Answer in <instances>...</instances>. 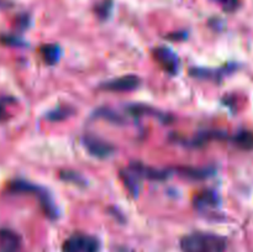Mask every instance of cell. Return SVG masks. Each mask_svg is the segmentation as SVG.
<instances>
[{
	"mask_svg": "<svg viewBox=\"0 0 253 252\" xmlns=\"http://www.w3.org/2000/svg\"><path fill=\"white\" fill-rule=\"evenodd\" d=\"M226 239L211 232H193L180 240L183 252H225Z\"/></svg>",
	"mask_w": 253,
	"mask_h": 252,
	"instance_id": "1",
	"label": "cell"
},
{
	"mask_svg": "<svg viewBox=\"0 0 253 252\" xmlns=\"http://www.w3.org/2000/svg\"><path fill=\"white\" fill-rule=\"evenodd\" d=\"M6 192L9 194H29L34 195L39 199L40 205H41L42 210L44 214L49 217V219H56L58 216V209L54 205L53 200H52L51 195L47 192L44 188L40 187V185L34 184L31 182H27L25 179H14L7 184Z\"/></svg>",
	"mask_w": 253,
	"mask_h": 252,
	"instance_id": "2",
	"label": "cell"
},
{
	"mask_svg": "<svg viewBox=\"0 0 253 252\" xmlns=\"http://www.w3.org/2000/svg\"><path fill=\"white\" fill-rule=\"evenodd\" d=\"M100 241L86 234H73L64 241L63 252H99Z\"/></svg>",
	"mask_w": 253,
	"mask_h": 252,
	"instance_id": "3",
	"label": "cell"
},
{
	"mask_svg": "<svg viewBox=\"0 0 253 252\" xmlns=\"http://www.w3.org/2000/svg\"><path fill=\"white\" fill-rule=\"evenodd\" d=\"M153 59L157 62L158 66H161V68L165 69L167 73L169 74H177L179 71V58H178L177 53L172 51L170 48L165 46L156 47L152 51Z\"/></svg>",
	"mask_w": 253,
	"mask_h": 252,
	"instance_id": "4",
	"label": "cell"
},
{
	"mask_svg": "<svg viewBox=\"0 0 253 252\" xmlns=\"http://www.w3.org/2000/svg\"><path fill=\"white\" fill-rule=\"evenodd\" d=\"M82 142H83L84 147L88 150V152L90 155H93L94 157L99 158H106L110 157L114 153L115 148L111 143L106 142L103 138L98 137L95 135H91V133H86L82 137Z\"/></svg>",
	"mask_w": 253,
	"mask_h": 252,
	"instance_id": "5",
	"label": "cell"
},
{
	"mask_svg": "<svg viewBox=\"0 0 253 252\" xmlns=\"http://www.w3.org/2000/svg\"><path fill=\"white\" fill-rule=\"evenodd\" d=\"M140 84L141 81L137 76H123L100 84V89L109 91H130L138 88Z\"/></svg>",
	"mask_w": 253,
	"mask_h": 252,
	"instance_id": "6",
	"label": "cell"
},
{
	"mask_svg": "<svg viewBox=\"0 0 253 252\" xmlns=\"http://www.w3.org/2000/svg\"><path fill=\"white\" fill-rule=\"evenodd\" d=\"M193 205L199 211H208V210L216 209V207H219L220 198L215 190L204 189L194 195Z\"/></svg>",
	"mask_w": 253,
	"mask_h": 252,
	"instance_id": "7",
	"label": "cell"
},
{
	"mask_svg": "<svg viewBox=\"0 0 253 252\" xmlns=\"http://www.w3.org/2000/svg\"><path fill=\"white\" fill-rule=\"evenodd\" d=\"M21 237L11 229H0V252H20Z\"/></svg>",
	"mask_w": 253,
	"mask_h": 252,
	"instance_id": "8",
	"label": "cell"
},
{
	"mask_svg": "<svg viewBox=\"0 0 253 252\" xmlns=\"http://www.w3.org/2000/svg\"><path fill=\"white\" fill-rule=\"evenodd\" d=\"M120 178L123 180L124 185L126 187V189L130 192V194H132L133 197H138L141 192V185H142L143 178L130 166L126 169L120 170Z\"/></svg>",
	"mask_w": 253,
	"mask_h": 252,
	"instance_id": "9",
	"label": "cell"
},
{
	"mask_svg": "<svg viewBox=\"0 0 253 252\" xmlns=\"http://www.w3.org/2000/svg\"><path fill=\"white\" fill-rule=\"evenodd\" d=\"M130 167H132L142 178H147V179L151 180H165L167 179L168 174H169L168 170L157 169V168L146 166L141 162H132Z\"/></svg>",
	"mask_w": 253,
	"mask_h": 252,
	"instance_id": "10",
	"label": "cell"
},
{
	"mask_svg": "<svg viewBox=\"0 0 253 252\" xmlns=\"http://www.w3.org/2000/svg\"><path fill=\"white\" fill-rule=\"evenodd\" d=\"M175 172L179 173L180 175L185 178H189V179H205V178L211 177L215 173V169L211 167H178L175 169Z\"/></svg>",
	"mask_w": 253,
	"mask_h": 252,
	"instance_id": "11",
	"label": "cell"
},
{
	"mask_svg": "<svg viewBox=\"0 0 253 252\" xmlns=\"http://www.w3.org/2000/svg\"><path fill=\"white\" fill-rule=\"evenodd\" d=\"M127 111L132 116L153 115L155 118L160 119V120L169 121V118H168L166 114L161 113L160 110H155V109L151 108V106H148V105H142V104H132V105H128Z\"/></svg>",
	"mask_w": 253,
	"mask_h": 252,
	"instance_id": "12",
	"label": "cell"
},
{
	"mask_svg": "<svg viewBox=\"0 0 253 252\" xmlns=\"http://www.w3.org/2000/svg\"><path fill=\"white\" fill-rule=\"evenodd\" d=\"M40 53H41L44 63L49 64V66H53V64H56L59 61V57H61V47L58 44H43L40 48Z\"/></svg>",
	"mask_w": 253,
	"mask_h": 252,
	"instance_id": "13",
	"label": "cell"
},
{
	"mask_svg": "<svg viewBox=\"0 0 253 252\" xmlns=\"http://www.w3.org/2000/svg\"><path fill=\"white\" fill-rule=\"evenodd\" d=\"M232 142L242 150H252L253 148V132L249 130H241L234 136H231Z\"/></svg>",
	"mask_w": 253,
	"mask_h": 252,
	"instance_id": "14",
	"label": "cell"
},
{
	"mask_svg": "<svg viewBox=\"0 0 253 252\" xmlns=\"http://www.w3.org/2000/svg\"><path fill=\"white\" fill-rule=\"evenodd\" d=\"M113 10V0H101L94 7L96 16L101 20H105L110 16V12Z\"/></svg>",
	"mask_w": 253,
	"mask_h": 252,
	"instance_id": "15",
	"label": "cell"
},
{
	"mask_svg": "<svg viewBox=\"0 0 253 252\" xmlns=\"http://www.w3.org/2000/svg\"><path fill=\"white\" fill-rule=\"evenodd\" d=\"M95 115L96 118H104L109 121H113V123H118V124L123 123V118L119 116L115 111H113L111 109H108V108L99 109V110L95 111Z\"/></svg>",
	"mask_w": 253,
	"mask_h": 252,
	"instance_id": "16",
	"label": "cell"
},
{
	"mask_svg": "<svg viewBox=\"0 0 253 252\" xmlns=\"http://www.w3.org/2000/svg\"><path fill=\"white\" fill-rule=\"evenodd\" d=\"M72 114L71 109L69 108H63V106H58L54 110H52L51 113L47 114V119L51 121H59L66 119L67 116H69Z\"/></svg>",
	"mask_w": 253,
	"mask_h": 252,
	"instance_id": "17",
	"label": "cell"
},
{
	"mask_svg": "<svg viewBox=\"0 0 253 252\" xmlns=\"http://www.w3.org/2000/svg\"><path fill=\"white\" fill-rule=\"evenodd\" d=\"M14 103L15 99L12 98V96H1V98H0V123H1V121H5L9 118L7 108Z\"/></svg>",
	"mask_w": 253,
	"mask_h": 252,
	"instance_id": "18",
	"label": "cell"
},
{
	"mask_svg": "<svg viewBox=\"0 0 253 252\" xmlns=\"http://www.w3.org/2000/svg\"><path fill=\"white\" fill-rule=\"evenodd\" d=\"M59 177L62 178L63 180H66V182H72V183H76V184H84V179L82 178L81 174H78V173L73 172V170H62L61 173H59Z\"/></svg>",
	"mask_w": 253,
	"mask_h": 252,
	"instance_id": "19",
	"label": "cell"
},
{
	"mask_svg": "<svg viewBox=\"0 0 253 252\" xmlns=\"http://www.w3.org/2000/svg\"><path fill=\"white\" fill-rule=\"evenodd\" d=\"M0 42L5 46H22L24 41H22L20 37H17L16 35H11V34H4V35H0Z\"/></svg>",
	"mask_w": 253,
	"mask_h": 252,
	"instance_id": "20",
	"label": "cell"
},
{
	"mask_svg": "<svg viewBox=\"0 0 253 252\" xmlns=\"http://www.w3.org/2000/svg\"><path fill=\"white\" fill-rule=\"evenodd\" d=\"M217 1L222 5L224 10L227 12L235 11L240 5V0H217Z\"/></svg>",
	"mask_w": 253,
	"mask_h": 252,
	"instance_id": "21",
	"label": "cell"
},
{
	"mask_svg": "<svg viewBox=\"0 0 253 252\" xmlns=\"http://www.w3.org/2000/svg\"><path fill=\"white\" fill-rule=\"evenodd\" d=\"M29 22H30V17L27 15H20L17 16L16 19V25L19 26V29H26L29 26Z\"/></svg>",
	"mask_w": 253,
	"mask_h": 252,
	"instance_id": "22",
	"label": "cell"
},
{
	"mask_svg": "<svg viewBox=\"0 0 253 252\" xmlns=\"http://www.w3.org/2000/svg\"><path fill=\"white\" fill-rule=\"evenodd\" d=\"M10 1L7 0H0V9H6V7L10 6Z\"/></svg>",
	"mask_w": 253,
	"mask_h": 252,
	"instance_id": "23",
	"label": "cell"
}]
</instances>
